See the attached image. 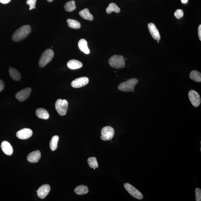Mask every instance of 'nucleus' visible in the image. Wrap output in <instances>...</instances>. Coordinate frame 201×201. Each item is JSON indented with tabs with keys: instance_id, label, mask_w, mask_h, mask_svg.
Returning a JSON list of instances; mask_svg holds the SVG:
<instances>
[{
	"instance_id": "1",
	"label": "nucleus",
	"mask_w": 201,
	"mask_h": 201,
	"mask_svg": "<svg viewBox=\"0 0 201 201\" xmlns=\"http://www.w3.org/2000/svg\"><path fill=\"white\" fill-rule=\"evenodd\" d=\"M31 31L29 25H24L17 30L13 34L12 39L14 41L19 42L26 38Z\"/></svg>"
},
{
	"instance_id": "2",
	"label": "nucleus",
	"mask_w": 201,
	"mask_h": 201,
	"mask_svg": "<svg viewBox=\"0 0 201 201\" xmlns=\"http://www.w3.org/2000/svg\"><path fill=\"white\" fill-rule=\"evenodd\" d=\"M138 80L136 78H132L129 79L124 82L119 84L118 88L119 90L128 92L132 91L134 92L135 85L138 82Z\"/></svg>"
},
{
	"instance_id": "3",
	"label": "nucleus",
	"mask_w": 201,
	"mask_h": 201,
	"mask_svg": "<svg viewBox=\"0 0 201 201\" xmlns=\"http://www.w3.org/2000/svg\"><path fill=\"white\" fill-rule=\"evenodd\" d=\"M110 66L117 69L123 68L125 66L124 58L122 56L115 55L109 60Z\"/></svg>"
},
{
	"instance_id": "4",
	"label": "nucleus",
	"mask_w": 201,
	"mask_h": 201,
	"mask_svg": "<svg viewBox=\"0 0 201 201\" xmlns=\"http://www.w3.org/2000/svg\"><path fill=\"white\" fill-rule=\"evenodd\" d=\"M54 55L53 51L50 49H47L42 53L39 61L40 67H43L45 66L47 63L53 59Z\"/></svg>"
},
{
	"instance_id": "5",
	"label": "nucleus",
	"mask_w": 201,
	"mask_h": 201,
	"mask_svg": "<svg viewBox=\"0 0 201 201\" xmlns=\"http://www.w3.org/2000/svg\"><path fill=\"white\" fill-rule=\"evenodd\" d=\"M56 110L59 114L62 116L66 114L68 107V103L66 99H57L55 103Z\"/></svg>"
},
{
	"instance_id": "6",
	"label": "nucleus",
	"mask_w": 201,
	"mask_h": 201,
	"mask_svg": "<svg viewBox=\"0 0 201 201\" xmlns=\"http://www.w3.org/2000/svg\"><path fill=\"white\" fill-rule=\"evenodd\" d=\"M101 139L103 140H109L113 138L114 130L112 127L107 126L103 127L101 131Z\"/></svg>"
},
{
	"instance_id": "7",
	"label": "nucleus",
	"mask_w": 201,
	"mask_h": 201,
	"mask_svg": "<svg viewBox=\"0 0 201 201\" xmlns=\"http://www.w3.org/2000/svg\"><path fill=\"white\" fill-rule=\"evenodd\" d=\"M124 188L131 196L139 200H141L143 198V195L132 185L126 183L124 185Z\"/></svg>"
},
{
	"instance_id": "8",
	"label": "nucleus",
	"mask_w": 201,
	"mask_h": 201,
	"mask_svg": "<svg viewBox=\"0 0 201 201\" xmlns=\"http://www.w3.org/2000/svg\"><path fill=\"white\" fill-rule=\"evenodd\" d=\"M188 97L192 104L194 107H198L201 103V99L199 93L194 90H191L188 93Z\"/></svg>"
},
{
	"instance_id": "9",
	"label": "nucleus",
	"mask_w": 201,
	"mask_h": 201,
	"mask_svg": "<svg viewBox=\"0 0 201 201\" xmlns=\"http://www.w3.org/2000/svg\"><path fill=\"white\" fill-rule=\"evenodd\" d=\"M31 91L30 87L24 89L17 93L16 98L20 101H24L29 98Z\"/></svg>"
},
{
	"instance_id": "10",
	"label": "nucleus",
	"mask_w": 201,
	"mask_h": 201,
	"mask_svg": "<svg viewBox=\"0 0 201 201\" xmlns=\"http://www.w3.org/2000/svg\"><path fill=\"white\" fill-rule=\"evenodd\" d=\"M89 79L86 77H82L75 79L71 83V85L74 88H79L88 84Z\"/></svg>"
},
{
	"instance_id": "11",
	"label": "nucleus",
	"mask_w": 201,
	"mask_h": 201,
	"mask_svg": "<svg viewBox=\"0 0 201 201\" xmlns=\"http://www.w3.org/2000/svg\"><path fill=\"white\" fill-rule=\"evenodd\" d=\"M33 135V132L31 129L24 128L19 130L17 133L16 136L19 139H29Z\"/></svg>"
},
{
	"instance_id": "12",
	"label": "nucleus",
	"mask_w": 201,
	"mask_h": 201,
	"mask_svg": "<svg viewBox=\"0 0 201 201\" xmlns=\"http://www.w3.org/2000/svg\"><path fill=\"white\" fill-rule=\"evenodd\" d=\"M50 190V188L49 185H43L37 191V195L39 198H44L48 194Z\"/></svg>"
},
{
	"instance_id": "13",
	"label": "nucleus",
	"mask_w": 201,
	"mask_h": 201,
	"mask_svg": "<svg viewBox=\"0 0 201 201\" xmlns=\"http://www.w3.org/2000/svg\"><path fill=\"white\" fill-rule=\"evenodd\" d=\"M148 28L153 38L155 40H160L161 39L160 34L155 24L153 23H149L148 24Z\"/></svg>"
},
{
	"instance_id": "14",
	"label": "nucleus",
	"mask_w": 201,
	"mask_h": 201,
	"mask_svg": "<svg viewBox=\"0 0 201 201\" xmlns=\"http://www.w3.org/2000/svg\"><path fill=\"white\" fill-rule=\"evenodd\" d=\"M41 157L40 151L38 150L33 151L30 153L27 157L29 162L31 163H36L39 162Z\"/></svg>"
},
{
	"instance_id": "15",
	"label": "nucleus",
	"mask_w": 201,
	"mask_h": 201,
	"mask_svg": "<svg viewBox=\"0 0 201 201\" xmlns=\"http://www.w3.org/2000/svg\"><path fill=\"white\" fill-rule=\"evenodd\" d=\"M2 150L6 155H11L13 154V149L10 143L7 141H3L2 143L1 146Z\"/></svg>"
},
{
	"instance_id": "16",
	"label": "nucleus",
	"mask_w": 201,
	"mask_h": 201,
	"mask_svg": "<svg viewBox=\"0 0 201 201\" xmlns=\"http://www.w3.org/2000/svg\"><path fill=\"white\" fill-rule=\"evenodd\" d=\"M78 45L79 49L87 55L90 53V50L87 46V42L84 39L80 40L79 41Z\"/></svg>"
},
{
	"instance_id": "17",
	"label": "nucleus",
	"mask_w": 201,
	"mask_h": 201,
	"mask_svg": "<svg viewBox=\"0 0 201 201\" xmlns=\"http://www.w3.org/2000/svg\"><path fill=\"white\" fill-rule=\"evenodd\" d=\"M82 64L81 61L77 60L72 59L67 63V66L71 69H77L81 68L82 66Z\"/></svg>"
},
{
	"instance_id": "18",
	"label": "nucleus",
	"mask_w": 201,
	"mask_h": 201,
	"mask_svg": "<svg viewBox=\"0 0 201 201\" xmlns=\"http://www.w3.org/2000/svg\"><path fill=\"white\" fill-rule=\"evenodd\" d=\"M36 114L39 118L47 120L49 118V114L48 111L45 109L38 108L36 110Z\"/></svg>"
},
{
	"instance_id": "19",
	"label": "nucleus",
	"mask_w": 201,
	"mask_h": 201,
	"mask_svg": "<svg viewBox=\"0 0 201 201\" xmlns=\"http://www.w3.org/2000/svg\"><path fill=\"white\" fill-rule=\"evenodd\" d=\"M9 72L10 76L13 80L16 81L20 80L21 75L17 70L11 67L9 69Z\"/></svg>"
},
{
	"instance_id": "20",
	"label": "nucleus",
	"mask_w": 201,
	"mask_h": 201,
	"mask_svg": "<svg viewBox=\"0 0 201 201\" xmlns=\"http://www.w3.org/2000/svg\"><path fill=\"white\" fill-rule=\"evenodd\" d=\"M79 14L85 19L91 21L93 19V15L89 13V10L87 8H85L79 12Z\"/></svg>"
},
{
	"instance_id": "21",
	"label": "nucleus",
	"mask_w": 201,
	"mask_h": 201,
	"mask_svg": "<svg viewBox=\"0 0 201 201\" xmlns=\"http://www.w3.org/2000/svg\"><path fill=\"white\" fill-rule=\"evenodd\" d=\"M189 77L190 79L196 82H201V73L198 71L193 70L191 71Z\"/></svg>"
},
{
	"instance_id": "22",
	"label": "nucleus",
	"mask_w": 201,
	"mask_h": 201,
	"mask_svg": "<svg viewBox=\"0 0 201 201\" xmlns=\"http://www.w3.org/2000/svg\"><path fill=\"white\" fill-rule=\"evenodd\" d=\"M74 192L76 194L79 195L86 194L88 192V188L84 185H81L77 187L75 189Z\"/></svg>"
},
{
	"instance_id": "23",
	"label": "nucleus",
	"mask_w": 201,
	"mask_h": 201,
	"mask_svg": "<svg viewBox=\"0 0 201 201\" xmlns=\"http://www.w3.org/2000/svg\"><path fill=\"white\" fill-rule=\"evenodd\" d=\"M120 11V8L118 7L116 4L114 3H111L109 4L108 7L106 9V12L107 13L109 14L112 12H114L116 13H119Z\"/></svg>"
},
{
	"instance_id": "24",
	"label": "nucleus",
	"mask_w": 201,
	"mask_h": 201,
	"mask_svg": "<svg viewBox=\"0 0 201 201\" xmlns=\"http://www.w3.org/2000/svg\"><path fill=\"white\" fill-rule=\"evenodd\" d=\"M59 140V137L57 135H55L52 138L50 142V147L52 151H54L56 150Z\"/></svg>"
},
{
	"instance_id": "25",
	"label": "nucleus",
	"mask_w": 201,
	"mask_h": 201,
	"mask_svg": "<svg viewBox=\"0 0 201 201\" xmlns=\"http://www.w3.org/2000/svg\"><path fill=\"white\" fill-rule=\"evenodd\" d=\"M68 26L71 29H78L81 27V24L78 21L75 20L68 19L67 20Z\"/></svg>"
},
{
	"instance_id": "26",
	"label": "nucleus",
	"mask_w": 201,
	"mask_h": 201,
	"mask_svg": "<svg viewBox=\"0 0 201 201\" xmlns=\"http://www.w3.org/2000/svg\"><path fill=\"white\" fill-rule=\"evenodd\" d=\"M64 8L65 10L67 12H70L75 10L76 8L75 1H71L67 2L64 5Z\"/></svg>"
},
{
	"instance_id": "27",
	"label": "nucleus",
	"mask_w": 201,
	"mask_h": 201,
	"mask_svg": "<svg viewBox=\"0 0 201 201\" xmlns=\"http://www.w3.org/2000/svg\"><path fill=\"white\" fill-rule=\"evenodd\" d=\"M87 162L91 168H97L98 166L97 159L95 157L89 158L87 160Z\"/></svg>"
},
{
	"instance_id": "28",
	"label": "nucleus",
	"mask_w": 201,
	"mask_h": 201,
	"mask_svg": "<svg viewBox=\"0 0 201 201\" xmlns=\"http://www.w3.org/2000/svg\"><path fill=\"white\" fill-rule=\"evenodd\" d=\"M36 1L37 0H27L26 3L29 6V10L35 8V3Z\"/></svg>"
},
{
	"instance_id": "29",
	"label": "nucleus",
	"mask_w": 201,
	"mask_h": 201,
	"mask_svg": "<svg viewBox=\"0 0 201 201\" xmlns=\"http://www.w3.org/2000/svg\"><path fill=\"white\" fill-rule=\"evenodd\" d=\"M174 15L177 19H180L183 16V11L182 9H177L175 12Z\"/></svg>"
},
{
	"instance_id": "30",
	"label": "nucleus",
	"mask_w": 201,
	"mask_h": 201,
	"mask_svg": "<svg viewBox=\"0 0 201 201\" xmlns=\"http://www.w3.org/2000/svg\"><path fill=\"white\" fill-rule=\"evenodd\" d=\"M195 196L196 201H201V190L200 188H196Z\"/></svg>"
},
{
	"instance_id": "31",
	"label": "nucleus",
	"mask_w": 201,
	"mask_h": 201,
	"mask_svg": "<svg viewBox=\"0 0 201 201\" xmlns=\"http://www.w3.org/2000/svg\"><path fill=\"white\" fill-rule=\"evenodd\" d=\"M5 84L0 79V92L3 91L4 88Z\"/></svg>"
},
{
	"instance_id": "32",
	"label": "nucleus",
	"mask_w": 201,
	"mask_h": 201,
	"mask_svg": "<svg viewBox=\"0 0 201 201\" xmlns=\"http://www.w3.org/2000/svg\"><path fill=\"white\" fill-rule=\"evenodd\" d=\"M198 35L200 40L201 41V25H199L198 27Z\"/></svg>"
},
{
	"instance_id": "33",
	"label": "nucleus",
	"mask_w": 201,
	"mask_h": 201,
	"mask_svg": "<svg viewBox=\"0 0 201 201\" xmlns=\"http://www.w3.org/2000/svg\"><path fill=\"white\" fill-rule=\"evenodd\" d=\"M11 0H0V3L3 4H7L9 3Z\"/></svg>"
},
{
	"instance_id": "34",
	"label": "nucleus",
	"mask_w": 201,
	"mask_h": 201,
	"mask_svg": "<svg viewBox=\"0 0 201 201\" xmlns=\"http://www.w3.org/2000/svg\"><path fill=\"white\" fill-rule=\"evenodd\" d=\"M182 3H188V0H181Z\"/></svg>"
},
{
	"instance_id": "35",
	"label": "nucleus",
	"mask_w": 201,
	"mask_h": 201,
	"mask_svg": "<svg viewBox=\"0 0 201 201\" xmlns=\"http://www.w3.org/2000/svg\"><path fill=\"white\" fill-rule=\"evenodd\" d=\"M47 1L48 2H52L53 0H47Z\"/></svg>"
},
{
	"instance_id": "36",
	"label": "nucleus",
	"mask_w": 201,
	"mask_h": 201,
	"mask_svg": "<svg viewBox=\"0 0 201 201\" xmlns=\"http://www.w3.org/2000/svg\"><path fill=\"white\" fill-rule=\"evenodd\" d=\"M157 42H158V43H159V40H158V41H157Z\"/></svg>"
},
{
	"instance_id": "37",
	"label": "nucleus",
	"mask_w": 201,
	"mask_h": 201,
	"mask_svg": "<svg viewBox=\"0 0 201 201\" xmlns=\"http://www.w3.org/2000/svg\"><path fill=\"white\" fill-rule=\"evenodd\" d=\"M125 60H127V58L125 59Z\"/></svg>"
}]
</instances>
